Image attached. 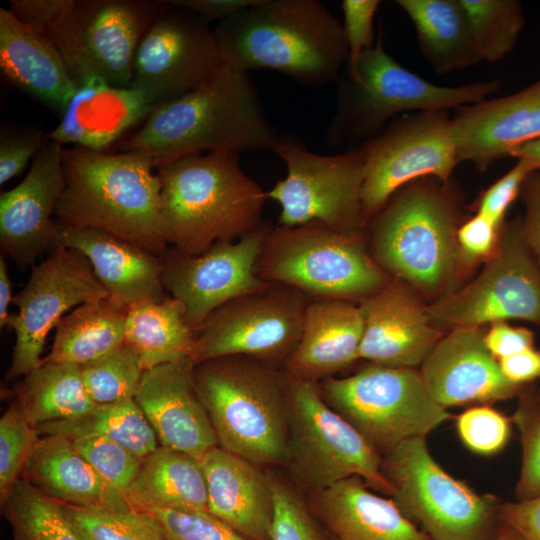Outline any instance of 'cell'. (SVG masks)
Listing matches in <instances>:
<instances>
[{
    "label": "cell",
    "instance_id": "6da1fadb",
    "mask_svg": "<svg viewBox=\"0 0 540 540\" xmlns=\"http://www.w3.org/2000/svg\"><path fill=\"white\" fill-rule=\"evenodd\" d=\"M279 137L248 73L224 64L196 89L154 106L126 149L159 168L208 152L273 151Z\"/></svg>",
    "mask_w": 540,
    "mask_h": 540
},
{
    "label": "cell",
    "instance_id": "7a4b0ae2",
    "mask_svg": "<svg viewBox=\"0 0 540 540\" xmlns=\"http://www.w3.org/2000/svg\"><path fill=\"white\" fill-rule=\"evenodd\" d=\"M213 34L225 64L275 70L308 86L337 79L348 58L342 23L317 0H258Z\"/></svg>",
    "mask_w": 540,
    "mask_h": 540
},
{
    "label": "cell",
    "instance_id": "3957f363",
    "mask_svg": "<svg viewBox=\"0 0 540 540\" xmlns=\"http://www.w3.org/2000/svg\"><path fill=\"white\" fill-rule=\"evenodd\" d=\"M161 182L160 231L183 254H199L234 241L263 224L267 199L227 151L189 155L157 168Z\"/></svg>",
    "mask_w": 540,
    "mask_h": 540
},
{
    "label": "cell",
    "instance_id": "277c9868",
    "mask_svg": "<svg viewBox=\"0 0 540 540\" xmlns=\"http://www.w3.org/2000/svg\"><path fill=\"white\" fill-rule=\"evenodd\" d=\"M65 186L59 224L111 233L159 256L169 247L160 231L161 182L150 158L136 151L62 147Z\"/></svg>",
    "mask_w": 540,
    "mask_h": 540
},
{
    "label": "cell",
    "instance_id": "5b68a950",
    "mask_svg": "<svg viewBox=\"0 0 540 540\" xmlns=\"http://www.w3.org/2000/svg\"><path fill=\"white\" fill-rule=\"evenodd\" d=\"M194 376L219 447L257 466L286 465L283 374L257 359L223 356L195 365Z\"/></svg>",
    "mask_w": 540,
    "mask_h": 540
},
{
    "label": "cell",
    "instance_id": "8992f818",
    "mask_svg": "<svg viewBox=\"0 0 540 540\" xmlns=\"http://www.w3.org/2000/svg\"><path fill=\"white\" fill-rule=\"evenodd\" d=\"M423 179L398 190L374 217L372 257L386 274L437 295L452 280L460 257L458 210L448 182Z\"/></svg>",
    "mask_w": 540,
    "mask_h": 540
},
{
    "label": "cell",
    "instance_id": "52a82bcc",
    "mask_svg": "<svg viewBox=\"0 0 540 540\" xmlns=\"http://www.w3.org/2000/svg\"><path fill=\"white\" fill-rule=\"evenodd\" d=\"M499 86L498 80L456 87L431 83L391 57L379 31L375 45L363 52L353 71L340 78L326 140L332 146L361 145L402 113L458 109L486 100Z\"/></svg>",
    "mask_w": 540,
    "mask_h": 540
},
{
    "label": "cell",
    "instance_id": "ba28073f",
    "mask_svg": "<svg viewBox=\"0 0 540 540\" xmlns=\"http://www.w3.org/2000/svg\"><path fill=\"white\" fill-rule=\"evenodd\" d=\"M256 273L313 299L361 300L390 282L367 253L360 232H341L317 221L268 229Z\"/></svg>",
    "mask_w": 540,
    "mask_h": 540
},
{
    "label": "cell",
    "instance_id": "9c48e42d",
    "mask_svg": "<svg viewBox=\"0 0 540 540\" xmlns=\"http://www.w3.org/2000/svg\"><path fill=\"white\" fill-rule=\"evenodd\" d=\"M288 408V466L311 493L358 476L381 495L393 487L382 471V456L324 400L317 381L283 373Z\"/></svg>",
    "mask_w": 540,
    "mask_h": 540
},
{
    "label": "cell",
    "instance_id": "30bf717a",
    "mask_svg": "<svg viewBox=\"0 0 540 540\" xmlns=\"http://www.w3.org/2000/svg\"><path fill=\"white\" fill-rule=\"evenodd\" d=\"M426 437L404 441L382 456L392 500L431 540H495L502 501L478 494L432 457Z\"/></svg>",
    "mask_w": 540,
    "mask_h": 540
},
{
    "label": "cell",
    "instance_id": "8fae6325",
    "mask_svg": "<svg viewBox=\"0 0 540 540\" xmlns=\"http://www.w3.org/2000/svg\"><path fill=\"white\" fill-rule=\"evenodd\" d=\"M319 387L325 402L381 456L451 418L412 368L370 363L350 376L325 378Z\"/></svg>",
    "mask_w": 540,
    "mask_h": 540
},
{
    "label": "cell",
    "instance_id": "7c38bea8",
    "mask_svg": "<svg viewBox=\"0 0 540 540\" xmlns=\"http://www.w3.org/2000/svg\"><path fill=\"white\" fill-rule=\"evenodd\" d=\"M169 4L151 0H73L49 28L76 86L91 78L130 86L139 42Z\"/></svg>",
    "mask_w": 540,
    "mask_h": 540
},
{
    "label": "cell",
    "instance_id": "4fadbf2b",
    "mask_svg": "<svg viewBox=\"0 0 540 540\" xmlns=\"http://www.w3.org/2000/svg\"><path fill=\"white\" fill-rule=\"evenodd\" d=\"M273 152L287 168L285 178L266 192L267 198L280 205V226L317 221L341 232H360L365 223L361 202L364 159L358 148L321 155L293 137L280 136Z\"/></svg>",
    "mask_w": 540,
    "mask_h": 540
},
{
    "label": "cell",
    "instance_id": "5bb4252c",
    "mask_svg": "<svg viewBox=\"0 0 540 540\" xmlns=\"http://www.w3.org/2000/svg\"><path fill=\"white\" fill-rule=\"evenodd\" d=\"M364 159V221L374 218L402 187L421 178L449 182L459 163L448 110L396 117L359 145Z\"/></svg>",
    "mask_w": 540,
    "mask_h": 540
},
{
    "label": "cell",
    "instance_id": "9a60e30c",
    "mask_svg": "<svg viewBox=\"0 0 540 540\" xmlns=\"http://www.w3.org/2000/svg\"><path fill=\"white\" fill-rule=\"evenodd\" d=\"M309 298L278 283L235 298L212 312L195 330V365L223 356H245L267 364L284 362L301 336Z\"/></svg>",
    "mask_w": 540,
    "mask_h": 540
},
{
    "label": "cell",
    "instance_id": "2e32d148",
    "mask_svg": "<svg viewBox=\"0 0 540 540\" xmlns=\"http://www.w3.org/2000/svg\"><path fill=\"white\" fill-rule=\"evenodd\" d=\"M426 311L433 323L453 328L509 319L540 326V266L521 219L502 226L494 253L472 282L427 306Z\"/></svg>",
    "mask_w": 540,
    "mask_h": 540
},
{
    "label": "cell",
    "instance_id": "e0dca14e",
    "mask_svg": "<svg viewBox=\"0 0 540 540\" xmlns=\"http://www.w3.org/2000/svg\"><path fill=\"white\" fill-rule=\"evenodd\" d=\"M109 298L89 260L63 246L32 266L26 285L12 302L18 312L10 314L8 326L15 332V345L6 380L25 376L42 363L46 338L59 320L77 306Z\"/></svg>",
    "mask_w": 540,
    "mask_h": 540
},
{
    "label": "cell",
    "instance_id": "ac0fdd59",
    "mask_svg": "<svg viewBox=\"0 0 540 540\" xmlns=\"http://www.w3.org/2000/svg\"><path fill=\"white\" fill-rule=\"evenodd\" d=\"M224 64L213 29L169 5L139 42L129 87L154 107L196 89Z\"/></svg>",
    "mask_w": 540,
    "mask_h": 540
},
{
    "label": "cell",
    "instance_id": "d6986e66",
    "mask_svg": "<svg viewBox=\"0 0 540 540\" xmlns=\"http://www.w3.org/2000/svg\"><path fill=\"white\" fill-rule=\"evenodd\" d=\"M268 229L262 225L237 240L217 242L199 254L168 249L163 256V287L182 303L185 320L194 331L220 306L269 284L256 273Z\"/></svg>",
    "mask_w": 540,
    "mask_h": 540
},
{
    "label": "cell",
    "instance_id": "ffe728a7",
    "mask_svg": "<svg viewBox=\"0 0 540 540\" xmlns=\"http://www.w3.org/2000/svg\"><path fill=\"white\" fill-rule=\"evenodd\" d=\"M482 327H456L421 365L432 397L443 407L491 405L518 397L529 385L509 381L484 343Z\"/></svg>",
    "mask_w": 540,
    "mask_h": 540
},
{
    "label": "cell",
    "instance_id": "44dd1931",
    "mask_svg": "<svg viewBox=\"0 0 540 540\" xmlns=\"http://www.w3.org/2000/svg\"><path fill=\"white\" fill-rule=\"evenodd\" d=\"M62 146L54 141L34 157L25 178L0 196V245L20 266L52 248V220L65 186Z\"/></svg>",
    "mask_w": 540,
    "mask_h": 540
},
{
    "label": "cell",
    "instance_id": "7402d4cb",
    "mask_svg": "<svg viewBox=\"0 0 540 540\" xmlns=\"http://www.w3.org/2000/svg\"><path fill=\"white\" fill-rule=\"evenodd\" d=\"M194 368L186 358L144 370L134 399L160 446L201 461L218 441L196 388Z\"/></svg>",
    "mask_w": 540,
    "mask_h": 540
},
{
    "label": "cell",
    "instance_id": "603a6c76",
    "mask_svg": "<svg viewBox=\"0 0 540 540\" xmlns=\"http://www.w3.org/2000/svg\"><path fill=\"white\" fill-rule=\"evenodd\" d=\"M363 335L359 359L371 364L412 368L422 365L442 338L426 307L399 282L360 300Z\"/></svg>",
    "mask_w": 540,
    "mask_h": 540
},
{
    "label": "cell",
    "instance_id": "cb8c5ba5",
    "mask_svg": "<svg viewBox=\"0 0 540 540\" xmlns=\"http://www.w3.org/2000/svg\"><path fill=\"white\" fill-rule=\"evenodd\" d=\"M457 158L484 171L540 138V79L523 90L457 109L452 117Z\"/></svg>",
    "mask_w": 540,
    "mask_h": 540
},
{
    "label": "cell",
    "instance_id": "d4e9b609",
    "mask_svg": "<svg viewBox=\"0 0 540 540\" xmlns=\"http://www.w3.org/2000/svg\"><path fill=\"white\" fill-rule=\"evenodd\" d=\"M55 246L83 254L109 298L125 308L167 296L162 282L163 256L100 229L70 227L58 222L52 242V247Z\"/></svg>",
    "mask_w": 540,
    "mask_h": 540
},
{
    "label": "cell",
    "instance_id": "484cf974",
    "mask_svg": "<svg viewBox=\"0 0 540 540\" xmlns=\"http://www.w3.org/2000/svg\"><path fill=\"white\" fill-rule=\"evenodd\" d=\"M153 106L131 87L111 85L91 78L77 89L47 138L66 147L72 145L105 152L135 124L145 121Z\"/></svg>",
    "mask_w": 540,
    "mask_h": 540
},
{
    "label": "cell",
    "instance_id": "4316f807",
    "mask_svg": "<svg viewBox=\"0 0 540 540\" xmlns=\"http://www.w3.org/2000/svg\"><path fill=\"white\" fill-rule=\"evenodd\" d=\"M200 462L209 512L249 540H271L274 501L268 474L219 446Z\"/></svg>",
    "mask_w": 540,
    "mask_h": 540
},
{
    "label": "cell",
    "instance_id": "83f0119b",
    "mask_svg": "<svg viewBox=\"0 0 540 540\" xmlns=\"http://www.w3.org/2000/svg\"><path fill=\"white\" fill-rule=\"evenodd\" d=\"M309 506L333 540H431L358 476L311 493Z\"/></svg>",
    "mask_w": 540,
    "mask_h": 540
},
{
    "label": "cell",
    "instance_id": "f1b7e54d",
    "mask_svg": "<svg viewBox=\"0 0 540 540\" xmlns=\"http://www.w3.org/2000/svg\"><path fill=\"white\" fill-rule=\"evenodd\" d=\"M0 70L11 86L62 114L77 86L47 34L0 8Z\"/></svg>",
    "mask_w": 540,
    "mask_h": 540
},
{
    "label": "cell",
    "instance_id": "f546056e",
    "mask_svg": "<svg viewBox=\"0 0 540 540\" xmlns=\"http://www.w3.org/2000/svg\"><path fill=\"white\" fill-rule=\"evenodd\" d=\"M363 314L342 299H309L300 339L284 362L285 372L317 381L359 360Z\"/></svg>",
    "mask_w": 540,
    "mask_h": 540
},
{
    "label": "cell",
    "instance_id": "4dcf8cb0",
    "mask_svg": "<svg viewBox=\"0 0 540 540\" xmlns=\"http://www.w3.org/2000/svg\"><path fill=\"white\" fill-rule=\"evenodd\" d=\"M21 477L60 503L116 511L132 507L127 495L104 481L63 436H41Z\"/></svg>",
    "mask_w": 540,
    "mask_h": 540
},
{
    "label": "cell",
    "instance_id": "1f68e13d",
    "mask_svg": "<svg viewBox=\"0 0 540 540\" xmlns=\"http://www.w3.org/2000/svg\"><path fill=\"white\" fill-rule=\"evenodd\" d=\"M412 21L422 55L439 74L483 61L458 0H398Z\"/></svg>",
    "mask_w": 540,
    "mask_h": 540
},
{
    "label": "cell",
    "instance_id": "d6a6232c",
    "mask_svg": "<svg viewBox=\"0 0 540 540\" xmlns=\"http://www.w3.org/2000/svg\"><path fill=\"white\" fill-rule=\"evenodd\" d=\"M127 497L137 505L209 512L207 482L201 462L163 446L143 459Z\"/></svg>",
    "mask_w": 540,
    "mask_h": 540
},
{
    "label": "cell",
    "instance_id": "836d02e7",
    "mask_svg": "<svg viewBox=\"0 0 540 540\" xmlns=\"http://www.w3.org/2000/svg\"><path fill=\"white\" fill-rule=\"evenodd\" d=\"M124 335L144 370L191 358L194 350L195 331L185 320L184 306L168 295L128 307Z\"/></svg>",
    "mask_w": 540,
    "mask_h": 540
},
{
    "label": "cell",
    "instance_id": "e575fe53",
    "mask_svg": "<svg viewBox=\"0 0 540 540\" xmlns=\"http://www.w3.org/2000/svg\"><path fill=\"white\" fill-rule=\"evenodd\" d=\"M127 308L110 298L81 304L63 316L44 363L84 365L113 351L125 342Z\"/></svg>",
    "mask_w": 540,
    "mask_h": 540
},
{
    "label": "cell",
    "instance_id": "d590c367",
    "mask_svg": "<svg viewBox=\"0 0 540 540\" xmlns=\"http://www.w3.org/2000/svg\"><path fill=\"white\" fill-rule=\"evenodd\" d=\"M15 400L33 426L80 417L97 404L89 396L75 364L44 363L23 376Z\"/></svg>",
    "mask_w": 540,
    "mask_h": 540
},
{
    "label": "cell",
    "instance_id": "8d00e7d4",
    "mask_svg": "<svg viewBox=\"0 0 540 540\" xmlns=\"http://www.w3.org/2000/svg\"><path fill=\"white\" fill-rule=\"evenodd\" d=\"M35 428L40 436L59 435L68 439L85 435L103 437L142 458L160 446L135 399L97 404L80 417L52 421Z\"/></svg>",
    "mask_w": 540,
    "mask_h": 540
},
{
    "label": "cell",
    "instance_id": "74e56055",
    "mask_svg": "<svg viewBox=\"0 0 540 540\" xmlns=\"http://www.w3.org/2000/svg\"><path fill=\"white\" fill-rule=\"evenodd\" d=\"M1 512L12 529V540H86L63 512L60 503L20 478Z\"/></svg>",
    "mask_w": 540,
    "mask_h": 540
},
{
    "label": "cell",
    "instance_id": "f35d334b",
    "mask_svg": "<svg viewBox=\"0 0 540 540\" xmlns=\"http://www.w3.org/2000/svg\"><path fill=\"white\" fill-rule=\"evenodd\" d=\"M468 19L483 61L496 63L514 48L524 27L516 0H458Z\"/></svg>",
    "mask_w": 540,
    "mask_h": 540
},
{
    "label": "cell",
    "instance_id": "ab89813d",
    "mask_svg": "<svg viewBox=\"0 0 540 540\" xmlns=\"http://www.w3.org/2000/svg\"><path fill=\"white\" fill-rule=\"evenodd\" d=\"M60 505L86 540H168L159 522L133 504L125 511Z\"/></svg>",
    "mask_w": 540,
    "mask_h": 540
},
{
    "label": "cell",
    "instance_id": "60d3db41",
    "mask_svg": "<svg viewBox=\"0 0 540 540\" xmlns=\"http://www.w3.org/2000/svg\"><path fill=\"white\" fill-rule=\"evenodd\" d=\"M80 367L84 386L96 404L134 399L144 372L137 354L125 342Z\"/></svg>",
    "mask_w": 540,
    "mask_h": 540
},
{
    "label": "cell",
    "instance_id": "b9f144b4",
    "mask_svg": "<svg viewBox=\"0 0 540 540\" xmlns=\"http://www.w3.org/2000/svg\"><path fill=\"white\" fill-rule=\"evenodd\" d=\"M40 437L14 399L0 419V503L21 478Z\"/></svg>",
    "mask_w": 540,
    "mask_h": 540
},
{
    "label": "cell",
    "instance_id": "7bdbcfd3",
    "mask_svg": "<svg viewBox=\"0 0 540 540\" xmlns=\"http://www.w3.org/2000/svg\"><path fill=\"white\" fill-rule=\"evenodd\" d=\"M273 493L271 540H333L296 490L276 474H268Z\"/></svg>",
    "mask_w": 540,
    "mask_h": 540
},
{
    "label": "cell",
    "instance_id": "ee69618b",
    "mask_svg": "<svg viewBox=\"0 0 540 540\" xmlns=\"http://www.w3.org/2000/svg\"><path fill=\"white\" fill-rule=\"evenodd\" d=\"M522 446V465L515 488L516 501L540 496V400L529 385L519 396L511 416Z\"/></svg>",
    "mask_w": 540,
    "mask_h": 540
},
{
    "label": "cell",
    "instance_id": "f6af8a7d",
    "mask_svg": "<svg viewBox=\"0 0 540 540\" xmlns=\"http://www.w3.org/2000/svg\"><path fill=\"white\" fill-rule=\"evenodd\" d=\"M69 440L104 481L127 495L144 458L99 436L85 435Z\"/></svg>",
    "mask_w": 540,
    "mask_h": 540
},
{
    "label": "cell",
    "instance_id": "bcb514c9",
    "mask_svg": "<svg viewBox=\"0 0 540 540\" xmlns=\"http://www.w3.org/2000/svg\"><path fill=\"white\" fill-rule=\"evenodd\" d=\"M512 417L491 405H474L455 418L457 434L471 452L492 456L501 452L512 434Z\"/></svg>",
    "mask_w": 540,
    "mask_h": 540
},
{
    "label": "cell",
    "instance_id": "7dc6e473",
    "mask_svg": "<svg viewBox=\"0 0 540 540\" xmlns=\"http://www.w3.org/2000/svg\"><path fill=\"white\" fill-rule=\"evenodd\" d=\"M133 505L152 515L168 540H249L210 512Z\"/></svg>",
    "mask_w": 540,
    "mask_h": 540
},
{
    "label": "cell",
    "instance_id": "c3c4849f",
    "mask_svg": "<svg viewBox=\"0 0 540 540\" xmlns=\"http://www.w3.org/2000/svg\"><path fill=\"white\" fill-rule=\"evenodd\" d=\"M535 171L538 169L533 162L518 158L510 170L479 196L475 204L476 213L502 227L508 208L520 195L525 180Z\"/></svg>",
    "mask_w": 540,
    "mask_h": 540
},
{
    "label": "cell",
    "instance_id": "681fc988",
    "mask_svg": "<svg viewBox=\"0 0 540 540\" xmlns=\"http://www.w3.org/2000/svg\"><path fill=\"white\" fill-rule=\"evenodd\" d=\"M378 0H343V31L348 49L346 72L355 69L361 55L375 45L374 17Z\"/></svg>",
    "mask_w": 540,
    "mask_h": 540
},
{
    "label": "cell",
    "instance_id": "f907efd6",
    "mask_svg": "<svg viewBox=\"0 0 540 540\" xmlns=\"http://www.w3.org/2000/svg\"><path fill=\"white\" fill-rule=\"evenodd\" d=\"M48 142L45 132L1 129L0 184L21 174Z\"/></svg>",
    "mask_w": 540,
    "mask_h": 540
},
{
    "label": "cell",
    "instance_id": "816d5d0a",
    "mask_svg": "<svg viewBox=\"0 0 540 540\" xmlns=\"http://www.w3.org/2000/svg\"><path fill=\"white\" fill-rule=\"evenodd\" d=\"M501 228L476 213L457 229L460 255L468 262L489 258L497 247Z\"/></svg>",
    "mask_w": 540,
    "mask_h": 540
},
{
    "label": "cell",
    "instance_id": "f5cc1de1",
    "mask_svg": "<svg viewBox=\"0 0 540 540\" xmlns=\"http://www.w3.org/2000/svg\"><path fill=\"white\" fill-rule=\"evenodd\" d=\"M11 12L25 25L46 34L73 0H10Z\"/></svg>",
    "mask_w": 540,
    "mask_h": 540
},
{
    "label": "cell",
    "instance_id": "db71d44e",
    "mask_svg": "<svg viewBox=\"0 0 540 540\" xmlns=\"http://www.w3.org/2000/svg\"><path fill=\"white\" fill-rule=\"evenodd\" d=\"M534 342L532 330L509 325L506 321L492 323L484 334V343L497 360L531 349Z\"/></svg>",
    "mask_w": 540,
    "mask_h": 540
},
{
    "label": "cell",
    "instance_id": "11a10c76",
    "mask_svg": "<svg viewBox=\"0 0 540 540\" xmlns=\"http://www.w3.org/2000/svg\"><path fill=\"white\" fill-rule=\"evenodd\" d=\"M500 517L524 540H540V496L524 501L502 502Z\"/></svg>",
    "mask_w": 540,
    "mask_h": 540
},
{
    "label": "cell",
    "instance_id": "9f6ffc18",
    "mask_svg": "<svg viewBox=\"0 0 540 540\" xmlns=\"http://www.w3.org/2000/svg\"><path fill=\"white\" fill-rule=\"evenodd\" d=\"M520 195L525 206L521 219L526 241L540 266V170L525 180Z\"/></svg>",
    "mask_w": 540,
    "mask_h": 540
},
{
    "label": "cell",
    "instance_id": "6f0895ef",
    "mask_svg": "<svg viewBox=\"0 0 540 540\" xmlns=\"http://www.w3.org/2000/svg\"><path fill=\"white\" fill-rule=\"evenodd\" d=\"M258 0H173L169 5L186 10L205 23L217 20L224 21L241 10L252 6Z\"/></svg>",
    "mask_w": 540,
    "mask_h": 540
},
{
    "label": "cell",
    "instance_id": "680465c9",
    "mask_svg": "<svg viewBox=\"0 0 540 540\" xmlns=\"http://www.w3.org/2000/svg\"><path fill=\"white\" fill-rule=\"evenodd\" d=\"M498 361L504 376L515 384L531 385L540 378V350L535 347Z\"/></svg>",
    "mask_w": 540,
    "mask_h": 540
},
{
    "label": "cell",
    "instance_id": "91938a15",
    "mask_svg": "<svg viewBox=\"0 0 540 540\" xmlns=\"http://www.w3.org/2000/svg\"><path fill=\"white\" fill-rule=\"evenodd\" d=\"M12 285L9 279L7 265L3 258L0 257V327L8 326L10 314L8 312L9 304L13 300Z\"/></svg>",
    "mask_w": 540,
    "mask_h": 540
},
{
    "label": "cell",
    "instance_id": "94428289",
    "mask_svg": "<svg viewBox=\"0 0 540 540\" xmlns=\"http://www.w3.org/2000/svg\"><path fill=\"white\" fill-rule=\"evenodd\" d=\"M511 157L528 159L540 170V138L519 147Z\"/></svg>",
    "mask_w": 540,
    "mask_h": 540
},
{
    "label": "cell",
    "instance_id": "6125c7cd",
    "mask_svg": "<svg viewBox=\"0 0 540 540\" xmlns=\"http://www.w3.org/2000/svg\"><path fill=\"white\" fill-rule=\"evenodd\" d=\"M495 540H524L513 528L502 523Z\"/></svg>",
    "mask_w": 540,
    "mask_h": 540
},
{
    "label": "cell",
    "instance_id": "be15d7a7",
    "mask_svg": "<svg viewBox=\"0 0 540 540\" xmlns=\"http://www.w3.org/2000/svg\"><path fill=\"white\" fill-rule=\"evenodd\" d=\"M536 395L538 399L540 400V388H535Z\"/></svg>",
    "mask_w": 540,
    "mask_h": 540
}]
</instances>
